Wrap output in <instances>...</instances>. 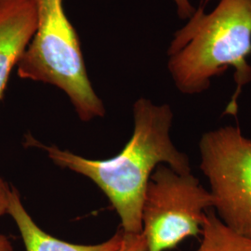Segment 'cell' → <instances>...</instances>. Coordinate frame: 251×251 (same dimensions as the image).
Wrapping results in <instances>:
<instances>
[{
	"label": "cell",
	"mask_w": 251,
	"mask_h": 251,
	"mask_svg": "<svg viewBox=\"0 0 251 251\" xmlns=\"http://www.w3.org/2000/svg\"><path fill=\"white\" fill-rule=\"evenodd\" d=\"M8 214L17 226L26 251H118L123 240L122 229L106 241L95 245L73 244L54 237L36 225L23 205L18 191L13 187Z\"/></svg>",
	"instance_id": "52a82bcc"
},
{
	"label": "cell",
	"mask_w": 251,
	"mask_h": 251,
	"mask_svg": "<svg viewBox=\"0 0 251 251\" xmlns=\"http://www.w3.org/2000/svg\"><path fill=\"white\" fill-rule=\"evenodd\" d=\"M176 8H177V13L179 18L186 20L189 19L196 11V9L193 7V5L190 3L189 0H173ZM210 0H204L202 3L206 5Z\"/></svg>",
	"instance_id": "8fae6325"
},
{
	"label": "cell",
	"mask_w": 251,
	"mask_h": 251,
	"mask_svg": "<svg viewBox=\"0 0 251 251\" xmlns=\"http://www.w3.org/2000/svg\"><path fill=\"white\" fill-rule=\"evenodd\" d=\"M214 198L192 173H179L161 164L144 193L142 225L147 251L176 249L188 237L200 238Z\"/></svg>",
	"instance_id": "277c9868"
},
{
	"label": "cell",
	"mask_w": 251,
	"mask_h": 251,
	"mask_svg": "<svg viewBox=\"0 0 251 251\" xmlns=\"http://www.w3.org/2000/svg\"><path fill=\"white\" fill-rule=\"evenodd\" d=\"M36 25V0H0V100Z\"/></svg>",
	"instance_id": "8992f818"
},
{
	"label": "cell",
	"mask_w": 251,
	"mask_h": 251,
	"mask_svg": "<svg viewBox=\"0 0 251 251\" xmlns=\"http://www.w3.org/2000/svg\"><path fill=\"white\" fill-rule=\"evenodd\" d=\"M198 148L216 215L234 233L251 239V138L238 126H225L202 135Z\"/></svg>",
	"instance_id": "5b68a950"
},
{
	"label": "cell",
	"mask_w": 251,
	"mask_h": 251,
	"mask_svg": "<svg viewBox=\"0 0 251 251\" xmlns=\"http://www.w3.org/2000/svg\"><path fill=\"white\" fill-rule=\"evenodd\" d=\"M134 129L117 155L106 160L88 159L31 138L28 143L48 153L55 165L92 180L107 197L125 233H141L142 206L147 183L161 164L179 173L192 172L188 156L172 143L173 112L169 104L140 98L133 104Z\"/></svg>",
	"instance_id": "6da1fadb"
},
{
	"label": "cell",
	"mask_w": 251,
	"mask_h": 251,
	"mask_svg": "<svg viewBox=\"0 0 251 251\" xmlns=\"http://www.w3.org/2000/svg\"><path fill=\"white\" fill-rule=\"evenodd\" d=\"M36 2L37 25L16 66L19 77L60 89L83 122L104 117V104L91 85L79 37L65 13L63 0Z\"/></svg>",
	"instance_id": "3957f363"
},
{
	"label": "cell",
	"mask_w": 251,
	"mask_h": 251,
	"mask_svg": "<svg viewBox=\"0 0 251 251\" xmlns=\"http://www.w3.org/2000/svg\"><path fill=\"white\" fill-rule=\"evenodd\" d=\"M195 251H251V239L234 233L209 209Z\"/></svg>",
	"instance_id": "ba28073f"
},
{
	"label": "cell",
	"mask_w": 251,
	"mask_h": 251,
	"mask_svg": "<svg viewBox=\"0 0 251 251\" xmlns=\"http://www.w3.org/2000/svg\"><path fill=\"white\" fill-rule=\"evenodd\" d=\"M118 251H147L144 233H125L123 231V240Z\"/></svg>",
	"instance_id": "9c48e42d"
},
{
	"label": "cell",
	"mask_w": 251,
	"mask_h": 251,
	"mask_svg": "<svg viewBox=\"0 0 251 251\" xmlns=\"http://www.w3.org/2000/svg\"><path fill=\"white\" fill-rule=\"evenodd\" d=\"M0 251H14V248L9 237L0 233Z\"/></svg>",
	"instance_id": "7c38bea8"
},
{
	"label": "cell",
	"mask_w": 251,
	"mask_h": 251,
	"mask_svg": "<svg viewBox=\"0 0 251 251\" xmlns=\"http://www.w3.org/2000/svg\"><path fill=\"white\" fill-rule=\"evenodd\" d=\"M12 187L0 176V217L8 214Z\"/></svg>",
	"instance_id": "30bf717a"
},
{
	"label": "cell",
	"mask_w": 251,
	"mask_h": 251,
	"mask_svg": "<svg viewBox=\"0 0 251 251\" xmlns=\"http://www.w3.org/2000/svg\"><path fill=\"white\" fill-rule=\"evenodd\" d=\"M203 3L178 30L168 50V69L176 88L197 95L212 78L233 68L235 91L225 115L235 116L243 87L251 81V0H220L205 13Z\"/></svg>",
	"instance_id": "7a4b0ae2"
}]
</instances>
